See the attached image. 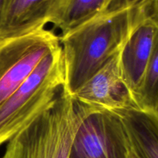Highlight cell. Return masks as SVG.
Listing matches in <instances>:
<instances>
[{
  "label": "cell",
  "instance_id": "obj_14",
  "mask_svg": "<svg viewBox=\"0 0 158 158\" xmlns=\"http://www.w3.org/2000/svg\"><path fill=\"white\" fill-rule=\"evenodd\" d=\"M6 0H0V22H1L2 16L3 11H4L5 6H6Z\"/></svg>",
  "mask_w": 158,
  "mask_h": 158
},
{
  "label": "cell",
  "instance_id": "obj_5",
  "mask_svg": "<svg viewBox=\"0 0 158 158\" xmlns=\"http://www.w3.org/2000/svg\"><path fill=\"white\" fill-rule=\"evenodd\" d=\"M72 97L76 104L110 114L140 109L125 82L120 52L88 79Z\"/></svg>",
  "mask_w": 158,
  "mask_h": 158
},
{
  "label": "cell",
  "instance_id": "obj_1",
  "mask_svg": "<svg viewBox=\"0 0 158 158\" xmlns=\"http://www.w3.org/2000/svg\"><path fill=\"white\" fill-rule=\"evenodd\" d=\"M151 3L152 0H128L116 4L59 35L68 93L73 95L121 52L137 25L151 15Z\"/></svg>",
  "mask_w": 158,
  "mask_h": 158
},
{
  "label": "cell",
  "instance_id": "obj_9",
  "mask_svg": "<svg viewBox=\"0 0 158 158\" xmlns=\"http://www.w3.org/2000/svg\"><path fill=\"white\" fill-rule=\"evenodd\" d=\"M121 120L141 158H158V117L154 110L134 109L114 114Z\"/></svg>",
  "mask_w": 158,
  "mask_h": 158
},
{
  "label": "cell",
  "instance_id": "obj_4",
  "mask_svg": "<svg viewBox=\"0 0 158 158\" xmlns=\"http://www.w3.org/2000/svg\"><path fill=\"white\" fill-rule=\"evenodd\" d=\"M60 47L59 35L46 26L0 34V105L27 80L45 57Z\"/></svg>",
  "mask_w": 158,
  "mask_h": 158
},
{
  "label": "cell",
  "instance_id": "obj_3",
  "mask_svg": "<svg viewBox=\"0 0 158 158\" xmlns=\"http://www.w3.org/2000/svg\"><path fill=\"white\" fill-rule=\"evenodd\" d=\"M61 46L45 57L27 80L0 105V147L47 110L64 87Z\"/></svg>",
  "mask_w": 158,
  "mask_h": 158
},
{
  "label": "cell",
  "instance_id": "obj_12",
  "mask_svg": "<svg viewBox=\"0 0 158 158\" xmlns=\"http://www.w3.org/2000/svg\"><path fill=\"white\" fill-rule=\"evenodd\" d=\"M117 116V115H116ZM120 122V137H121L122 149H123V158H141L134 148V145L131 143V140L127 133L126 129L122 123L121 120L117 116Z\"/></svg>",
  "mask_w": 158,
  "mask_h": 158
},
{
  "label": "cell",
  "instance_id": "obj_13",
  "mask_svg": "<svg viewBox=\"0 0 158 158\" xmlns=\"http://www.w3.org/2000/svg\"><path fill=\"white\" fill-rule=\"evenodd\" d=\"M151 15L154 21L158 24V0H152Z\"/></svg>",
  "mask_w": 158,
  "mask_h": 158
},
{
  "label": "cell",
  "instance_id": "obj_11",
  "mask_svg": "<svg viewBox=\"0 0 158 158\" xmlns=\"http://www.w3.org/2000/svg\"><path fill=\"white\" fill-rule=\"evenodd\" d=\"M141 110H154L158 106V32L138 97Z\"/></svg>",
  "mask_w": 158,
  "mask_h": 158
},
{
  "label": "cell",
  "instance_id": "obj_7",
  "mask_svg": "<svg viewBox=\"0 0 158 158\" xmlns=\"http://www.w3.org/2000/svg\"><path fill=\"white\" fill-rule=\"evenodd\" d=\"M157 32L158 24L151 15H148L137 25L120 52L123 77L138 106V97Z\"/></svg>",
  "mask_w": 158,
  "mask_h": 158
},
{
  "label": "cell",
  "instance_id": "obj_15",
  "mask_svg": "<svg viewBox=\"0 0 158 158\" xmlns=\"http://www.w3.org/2000/svg\"><path fill=\"white\" fill-rule=\"evenodd\" d=\"M154 112H155L156 113V114H157V117H158V106H157V108H156V109L155 110H154Z\"/></svg>",
  "mask_w": 158,
  "mask_h": 158
},
{
  "label": "cell",
  "instance_id": "obj_8",
  "mask_svg": "<svg viewBox=\"0 0 158 158\" xmlns=\"http://www.w3.org/2000/svg\"><path fill=\"white\" fill-rule=\"evenodd\" d=\"M64 0H6L0 34H11L46 26Z\"/></svg>",
  "mask_w": 158,
  "mask_h": 158
},
{
  "label": "cell",
  "instance_id": "obj_2",
  "mask_svg": "<svg viewBox=\"0 0 158 158\" xmlns=\"http://www.w3.org/2000/svg\"><path fill=\"white\" fill-rule=\"evenodd\" d=\"M80 120L72 95L63 87L47 110L6 143L1 158H69Z\"/></svg>",
  "mask_w": 158,
  "mask_h": 158
},
{
  "label": "cell",
  "instance_id": "obj_10",
  "mask_svg": "<svg viewBox=\"0 0 158 158\" xmlns=\"http://www.w3.org/2000/svg\"><path fill=\"white\" fill-rule=\"evenodd\" d=\"M125 1L128 0H64L52 15L49 24L59 29L60 35H63L114 5Z\"/></svg>",
  "mask_w": 158,
  "mask_h": 158
},
{
  "label": "cell",
  "instance_id": "obj_6",
  "mask_svg": "<svg viewBox=\"0 0 158 158\" xmlns=\"http://www.w3.org/2000/svg\"><path fill=\"white\" fill-rule=\"evenodd\" d=\"M77 106L81 120L71 145L69 158H123L118 117Z\"/></svg>",
  "mask_w": 158,
  "mask_h": 158
}]
</instances>
